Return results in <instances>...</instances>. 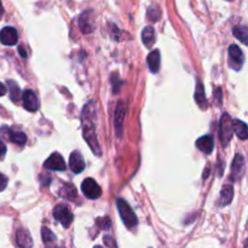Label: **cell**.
Segmentation results:
<instances>
[{
  "instance_id": "obj_3",
  "label": "cell",
  "mask_w": 248,
  "mask_h": 248,
  "mask_svg": "<svg viewBox=\"0 0 248 248\" xmlns=\"http://www.w3.org/2000/svg\"><path fill=\"white\" fill-rule=\"evenodd\" d=\"M53 217H55L56 220L62 224L63 228H69L72 225L73 217L72 212H70L69 207L65 205H57L55 208H53Z\"/></svg>"
},
{
  "instance_id": "obj_1",
  "label": "cell",
  "mask_w": 248,
  "mask_h": 248,
  "mask_svg": "<svg viewBox=\"0 0 248 248\" xmlns=\"http://www.w3.org/2000/svg\"><path fill=\"white\" fill-rule=\"evenodd\" d=\"M81 124L82 136L85 140L90 145L92 152L99 156L102 154V150L96 135V103L93 101H90L82 109Z\"/></svg>"
},
{
  "instance_id": "obj_8",
  "label": "cell",
  "mask_w": 248,
  "mask_h": 248,
  "mask_svg": "<svg viewBox=\"0 0 248 248\" xmlns=\"http://www.w3.org/2000/svg\"><path fill=\"white\" fill-rule=\"evenodd\" d=\"M0 41L2 45L14 46L18 41V33L14 27H5L0 31Z\"/></svg>"
},
{
  "instance_id": "obj_23",
  "label": "cell",
  "mask_w": 248,
  "mask_h": 248,
  "mask_svg": "<svg viewBox=\"0 0 248 248\" xmlns=\"http://www.w3.org/2000/svg\"><path fill=\"white\" fill-rule=\"evenodd\" d=\"M232 33H234L235 38L239 39L240 41H241L244 45H247L248 41H247V38H248V29L246 26H236L234 27V29H232Z\"/></svg>"
},
{
  "instance_id": "obj_18",
  "label": "cell",
  "mask_w": 248,
  "mask_h": 248,
  "mask_svg": "<svg viewBox=\"0 0 248 248\" xmlns=\"http://www.w3.org/2000/svg\"><path fill=\"white\" fill-rule=\"evenodd\" d=\"M60 196L62 199H65V200H69V201H74L77 199V189L73 184H64L62 186V188L60 189Z\"/></svg>"
},
{
  "instance_id": "obj_19",
  "label": "cell",
  "mask_w": 248,
  "mask_h": 248,
  "mask_svg": "<svg viewBox=\"0 0 248 248\" xmlns=\"http://www.w3.org/2000/svg\"><path fill=\"white\" fill-rule=\"evenodd\" d=\"M90 14H91V11L82 12L81 16H80L79 18L80 31H81L84 34H90L92 31H93V27H92V24L90 23Z\"/></svg>"
},
{
  "instance_id": "obj_27",
  "label": "cell",
  "mask_w": 248,
  "mask_h": 248,
  "mask_svg": "<svg viewBox=\"0 0 248 248\" xmlns=\"http://www.w3.org/2000/svg\"><path fill=\"white\" fill-rule=\"evenodd\" d=\"M149 17H150V19H153V21H157V19L160 18V11L159 10L156 9V7H154V6H152V7H149Z\"/></svg>"
},
{
  "instance_id": "obj_28",
  "label": "cell",
  "mask_w": 248,
  "mask_h": 248,
  "mask_svg": "<svg viewBox=\"0 0 248 248\" xmlns=\"http://www.w3.org/2000/svg\"><path fill=\"white\" fill-rule=\"evenodd\" d=\"M104 244H106L109 248H118L115 240H114L111 236H108V235H107V236H104Z\"/></svg>"
},
{
  "instance_id": "obj_15",
  "label": "cell",
  "mask_w": 248,
  "mask_h": 248,
  "mask_svg": "<svg viewBox=\"0 0 248 248\" xmlns=\"http://www.w3.org/2000/svg\"><path fill=\"white\" fill-rule=\"evenodd\" d=\"M16 244L19 248H31L33 247V240L31 234L27 230L21 229L16 232Z\"/></svg>"
},
{
  "instance_id": "obj_10",
  "label": "cell",
  "mask_w": 248,
  "mask_h": 248,
  "mask_svg": "<svg viewBox=\"0 0 248 248\" xmlns=\"http://www.w3.org/2000/svg\"><path fill=\"white\" fill-rule=\"evenodd\" d=\"M22 99H23V107L26 110L34 113V111H36L39 109V99L36 97L35 92L31 91V90H26L23 92Z\"/></svg>"
},
{
  "instance_id": "obj_14",
  "label": "cell",
  "mask_w": 248,
  "mask_h": 248,
  "mask_svg": "<svg viewBox=\"0 0 248 248\" xmlns=\"http://www.w3.org/2000/svg\"><path fill=\"white\" fill-rule=\"evenodd\" d=\"M69 167L74 173H81L85 169V161L79 152H73L69 157Z\"/></svg>"
},
{
  "instance_id": "obj_4",
  "label": "cell",
  "mask_w": 248,
  "mask_h": 248,
  "mask_svg": "<svg viewBox=\"0 0 248 248\" xmlns=\"http://www.w3.org/2000/svg\"><path fill=\"white\" fill-rule=\"evenodd\" d=\"M81 190L84 193V195L86 196L90 200H97V199L101 198L102 195V189L98 184L96 183V181L92 178H86L81 184Z\"/></svg>"
},
{
  "instance_id": "obj_33",
  "label": "cell",
  "mask_w": 248,
  "mask_h": 248,
  "mask_svg": "<svg viewBox=\"0 0 248 248\" xmlns=\"http://www.w3.org/2000/svg\"><path fill=\"white\" fill-rule=\"evenodd\" d=\"M2 14H4V9H2V5H1V1H0V17L2 16Z\"/></svg>"
},
{
  "instance_id": "obj_30",
  "label": "cell",
  "mask_w": 248,
  "mask_h": 248,
  "mask_svg": "<svg viewBox=\"0 0 248 248\" xmlns=\"http://www.w3.org/2000/svg\"><path fill=\"white\" fill-rule=\"evenodd\" d=\"M5 154H6V145H5L4 143L0 140V159H1V157H4Z\"/></svg>"
},
{
  "instance_id": "obj_34",
  "label": "cell",
  "mask_w": 248,
  "mask_h": 248,
  "mask_svg": "<svg viewBox=\"0 0 248 248\" xmlns=\"http://www.w3.org/2000/svg\"><path fill=\"white\" fill-rule=\"evenodd\" d=\"M93 248H103V247H101V246H96V247H93Z\"/></svg>"
},
{
  "instance_id": "obj_16",
  "label": "cell",
  "mask_w": 248,
  "mask_h": 248,
  "mask_svg": "<svg viewBox=\"0 0 248 248\" xmlns=\"http://www.w3.org/2000/svg\"><path fill=\"white\" fill-rule=\"evenodd\" d=\"M232 130L234 131L235 135L240 138V140H245L248 137V131H247V125L246 123L241 120H232Z\"/></svg>"
},
{
  "instance_id": "obj_12",
  "label": "cell",
  "mask_w": 248,
  "mask_h": 248,
  "mask_svg": "<svg viewBox=\"0 0 248 248\" xmlns=\"http://www.w3.org/2000/svg\"><path fill=\"white\" fill-rule=\"evenodd\" d=\"M0 133H2V136L9 138L12 143L18 145H24L27 142V136L23 132H16V131L11 130L9 127H2L0 128Z\"/></svg>"
},
{
  "instance_id": "obj_32",
  "label": "cell",
  "mask_w": 248,
  "mask_h": 248,
  "mask_svg": "<svg viewBox=\"0 0 248 248\" xmlns=\"http://www.w3.org/2000/svg\"><path fill=\"white\" fill-rule=\"evenodd\" d=\"M18 51H19V53H21L22 58H27V53H26V51L23 50V47H21V46H19Z\"/></svg>"
},
{
  "instance_id": "obj_13",
  "label": "cell",
  "mask_w": 248,
  "mask_h": 248,
  "mask_svg": "<svg viewBox=\"0 0 248 248\" xmlns=\"http://www.w3.org/2000/svg\"><path fill=\"white\" fill-rule=\"evenodd\" d=\"M196 148L199 150H201L203 154L210 155L213 152V149H215V140H213V137L211 135L203 136V137L199 138L196 140Z\"/></svg>"
},
{
  "instance_id": "obj_11",
  "label": "cell",
  "mask_w": 248,
  "mask_h": 248,
  "mask_svg": "<svg viewBox=\"0 0 248 248\" xmlns=\"http://www.w3.org/2000/svg\"><path fill=\"white\" fill-rule=\"evenodd\" d=\"M126 103L123 101L118 102V106H116L115 109V116H114V120H115V128H116V135L118 137H121V133H123V123L124 119H125L126 115Z\"/></svg>"
},
{
  "instance_id": "obj_21",
  "label": "cell",
  "mask_w": 248,
  "mask_h": 248,
  "mask_svg": "<svg viewBox=\"0 0 248 248\" xmlns=\"http://www.w3.org/2000/svg\"><path fill=\"white\" fill-rule=\"evenodd\" d=\"M142 40L147 47H152L155 43V31L153 27L148 26L142 31Z\"/></svg>"
},
{
  "instance_id": "obj_17",
  "label": "cell",
  "mask_w": 248,
  "mask_h": 248,
  "mask_svg": "<svg viewBox=\"0 0 248 248\" xmlns=\"http://www.w3.org/2000/svg\"><path fill=\"white\" fill-rule=\"evenodd\" d=\"M148 65H149L150 72L156 74L160 69V51L159 50H154L148 55L147 58Z\"/></svg>"
},
{
  "instance_id": "obj_9",
  "label": "cell",
  "mask_w": 248,
  "mask_h": 248,
  "mask_svg": "<svg viewBox=\"0 0 248 248\" xmlns=\"http://www.w3.org/2000/svg\"><path fill=\"white\" fill-rule=\"evenodd\" d=\"M44 167H45L46 170H51V171H64L65 164L62 155L58 154V153H53V154H51L50 157L46 160L45 164H44Z\"/></svg>"
},
{
  "instance_id": "obj_5",
  "label": "cell",
  "mask_w": 248,
  "mask_h": 248,
  "mask_svg": "<svg viewBox=\"0 0 248 248\" xmlns=\"http://www.w3.org/2000/svg\"><path fill=\"white\" fill-rule=\"evenodd\" d=\"M232 118L229 114H224L220 119V125H219V135L220 140L224 147H227L228 142L232 140Z\"/></svg>"
},
{
  "instance_id": "obj_31",
  "label": "cell",
  "mask_w": 248,
  "mask_h": 248,
  "mask_svg": "<svg viewBox=\"0 0 248 248\" xmlns=\"http://www.w3.org/2000/svg\"><path fill=\"white\" fill-rule=\"evenodd\" d=\"M5 93H6V86L2 82H0V97L4 96Z\"/></svg>"
},
{
  "instance_id": "obj_6",
  "label": "cell",
  "mask_w": 248,
  "mask_h": 248,
  "mask_svg": "<svg viewBox=\"0 0 248 248\" xmlns=\"http://www.w3.org/2000/svg\"><path fill=\"white\" fill-rule=\"evenodd\" d=\"M245 62V56L241 48L237 45H232L229 47V64L234 69H241Z\"/></svg>"
},
{
  "instance_id": "obj_20",
  "label": "cell",
  "mask_w": 248,
  "mask_h": 248,
  "mask_svg": "<svg viewBox=\"0 0 248 248\" xmlns=\"http://www.w3.org/2000/svg\"><path fill=\"white\" fill-rule=\"evenodd\" d=\"M195 101L201 109H206V106H207V99H206L205 90H203L202 82L199 81V80H198V84H196Z\"/></svg>"
},
{
  "instance_id": "obj_26",
  "label": "cell",
  "mask_w": 248,
  "mask_h": 248,
  "mask_svg": "<svg viewBox=\"0 0 248 248\" xmlns=\"http://www.w3.org/2000/svg\"><path fill=\"white\" fill-rule=\"evenodd\" d=\"M97 224L102 228V229H110V219L108 217H104V218H98L97 219Z\"/></svg>"
},
{
  "instance_id": "obj_7",
  "label": "cell",
  "mask_w": 248,
  "mask_h": 248,
  "mask_svg": "<svg viewBox=\"0 0 248 248\" xmlns=\"http://www.w3.org/2000/svg\"><path fill=\"white\" fill-rule=\"evenodd\" d=\"M246 170V161L241 154H236L232 165V181H240L245 174Z\"/></svg>"
},
{
  "instance_id": "obj_29",
  "label": "cell",
  "mask_w": 248,
  "mask_h": 248,
  "mask_svg": "<svg viewBox=\"0 0 248 248\" xmlns=\"http://www.w3.org/2000/svg\"><path fill=\"white\" fill-rule=\"evenodd\" d=\"M6 186H7V177L0 173V193H1L2 190H5Z\"/></svg>"
},
{
  "instance_id": "obj_22",
  "label": "cell",
  "mask_w": 248,
  "mask_h": 248,
  "mask_svg": "<svg viewBox=\"0 0 248 248\" xmlns=\"http://www.w3.org/2000/svg\"><path fill=\"white\" fill-rule=\"evenodd\" d=\"M232 198H234V189H232V186H225L224 188L222 189V193H220V198H219L220 206L229 205V203L232 201Z\"/></svg>"
},
{
  "instance_id": "obj_25",
  "label": "cell",
  "mask_w": 248,
  "mask_h": 248,
  "mask_svg": "<svg viewBox=\"0 0 248 248\" xmlns=\"http://www.w3.org/2000/svg\"><path fill=\"white\" fill-rule=\"evenodd\" d=\"M7 85L10 87V96H11V99L14 102H17L19 98H21V92H19V87L17 86V84L12 80H9L7 81Z\"/></svg>"
},
{
  "instance_id": "obj_24",
  "label": "cell",
  "mask_w": 248,
  "mask_h": 248,
  "mask_svg": "<svg viewBox=\"0 0 248 248\" xmlns=\"http://www.w3.org/2000/svg\"><path fill=\"white\" fill-rule=\"evenodd\" d=\"M41 239H43L44 244L46 245H51L56 241V236L53 235V232L45 227L41 228Z\"/></svg>"
},
{
  "instance_id": "obj_2",
  "label": "cell",
  "mask_w": 248,
  "mask_h": 248,
  "mask_svg": "<svg viewBox=\"0 0 248 248\" xmlns=\"http://www.w3.org/2000/svg\"><path fill=\"white\" fill-rule=\"evenodd\" d=\"M118 210L120 213V217L123 219L124 224L128 228V229H132V228L137 227L138 224V218L136 216V213L133 212L132 208L130 207L127 202L123 199H118Z\"/></svg>"
}]
</instances>
